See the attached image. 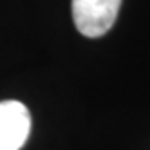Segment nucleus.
I'll return each instance as SVG.
<instances>
[{
	"label": "nucleus",
	"instance_id": "1",
	"mask_svg": "<svg viewBox=\"0 0 150 150\" xmlns=\"http://www.w3.org/2000/svg\"><path fill=\"white\" fill-rule=\"evenodd\" d=\"M123 0H72V20L78 33L100 38L114 27Z\"/></svg>",
	"mask_w": 150,
	"mask_h": 150
},
{
	"label": "nucleus",
	"instance_id": "2",
	"mask_svg": "<svg viewBox=\"0 0 150 150\" xmlns=\"http://www.w3.org/2000/svg\"><path fill=\"white\" fill-rule=\"evenodd\" d=\"M31 132L29 109L16 100L0 101V150H20Z\"/></svg>",
	"mask_w": 150,
	"mask_h": 150
}]
</instances>
